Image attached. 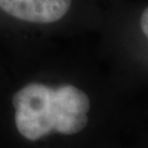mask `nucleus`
I'll use <instances>...</instances> for the list:
<instances>
[{
	"mask_svg": "<svg viewBox=\"0 0 148 148\" xmlns=\"http://www.w3.org/2000/svg\"><path fill=\"white\" fill-rule=\"evenodd\" d=\"M13 106L16 128L30 140L51 132L74 135L88 124L89 97L75 86L52 88L30 84L14 95Z\"/></svg>",
	"mask_w": 148,
	"mask_h": 148,
	"instance_id": "1",
	"label": "nucleus"
},
{
	"mask_svg": "<svg viewBox=\"0 0 148 148\" xmlns=\"http://www.w3.org/2000/svg\"><path fill=\"white\" fill-rule=\"evenodd\" d=\"M140 29L148 40V7L143 11L140 16Z\"/></svg>",
	"mask_w": 148,
	"mask_h": 148,
	"instance_id": "3",
	"label": "nucleus"
},
{
	"mask_svg": "<svg viewBox=\"0 0 148 148\" xmlns=\"http://www.w3.org/2000/svg\"><path fill=\"white\" fill-rule=\"evenodd\" d=\"M71 0H0V9L10 16L33 23H53L60 20Z\"/></svg>",
	"mask_w": 148,
	"mask_h": 148,
	"instance_id": "2",
	"label": "nucleus"
}]
</instances>
